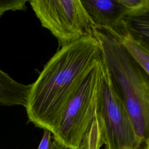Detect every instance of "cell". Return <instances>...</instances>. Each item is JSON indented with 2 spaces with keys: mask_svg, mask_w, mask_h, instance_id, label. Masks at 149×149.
Here are the masks:
<instances>
[{
  "mask_svg": "<svg viewBox=\"0 0 149 149\" xmlns=\"http://www.w3.org/2000/svg\"><path fill=\"white\" fill-rule=\"evenodd\" d=\"M101 57L95 37L61 47L30 86L24 107L29 122L53 134L68 102Z\"/></svg>",
  "mask_w": 149,
  "mask_h": 149,
  "instance_id": "6da1fadb",
  "label": "cell"
},
{
  "mask_svg": "<svg viewBox=\"0 0 149 149\" xmlns=\"http://www.w3.org/2000/svg\"><path fill=\"white\" fill-rule=\"evenodd\" d=\"M96 38L102 58L144 148L149 140V76L118 40L101 31Z\"/></svg>",
  "mask_w": 149,
  "mask_h": 149,
  "instance_id": "7a4b0ae2",
  "label": "cell"
},
{
  "mask_svg": "<svg viewBox=\"0 0 149 149\" xmlns=\"http://www.w3.org/2000/svg\"><path fill=\"white\" fill-rule=\"evenodd\" d=\"M102 57L66 105L53 139L70 149H80L97 115L102 80Z\"/></svg>",
  "mask_w": 149,
  "mask_h": 149,
  "instance_id": "3957f363",
  "label": "cell"
},
{
  "mask_svg": "<svg viewBox=\"0 0 149 149\" xmlns=\"http://www.w3.org/2000/svg\"><path fill=\"white\" fill-rule=\"evenodd\" d=\"M29 2L41 26L56 37L59 47L84 38H96L98 31L80 0Z\"/></svg>",
  "mask_w": 149,
  "mask_h": 149,
  "instance_id": "277c9868",
  "label": "cell"
},
{
  "mask_svg": "<svg viewBox=\"0 0 149 149\" xmlns=\"http://www.w3.org/2000/svg\"><path fill=\"white\" fill-rule=\"evenodd\" d=\"M102 80L97 115L105 149H141L127 109L102 58Z\"/></svg>",
  "mask_w": 149,
  "mask_h": 149,
  "instance_id": "5b68a950",
  "label": "cell"
},
{
  "mask_svg": "<svg viewBox=\"0 0 149 149\" xmlns=\"http://www.w3.org/2000/svg\"><path fill=\"white\" fill-rule=\"evenodd\" d=\"M98 31L120 41L126 36L122 20L127 10L121 0H81Z\"/></svg>",
  "mask_w": 149,
  "mask_h": 149,
  "instance_id": "8992f818",
  "label": "cell"
},
{
  "mask_svg": "<svg viewBox=\"0 0 149 149\" xmlns=\"http://www.w3.org/2000/svg\"><path fill=\"white\" fill-rule=\"evenodd\" d=\"M122 23L126 36L149 51V0L127 12Z\"/></svg>",
  "mask_w": 149,
  "mask_h": 149,
  "instance_id": "52a82bcc",
  "label": "cell"
},
{
  "mask_svg": "<svg viewBox=\"0 0 149 149\" xmlns=\"http://www.w3.org/2000/svg\"><path fill=\"white\" fill-rule=\"evenodd\" d=\"M30 86L18 83L0 69V104L25 107Z\"/></svg>",
  "mask_w": 149,
  "mask_h": 149,
  "instance_id": "ba28073f",
  "label": "cell"
},
{
  "mask_svg": "<svg viewBox=\"0 0 149 149\" xmlns=\"http://www.w3.org/2000/svg\"><path fill=\"white\" fill-rule=\"evenodd\" d=\"M119 41L149 76V51L127 36Z\"/></svg>",
  "mask_w": 149,
  "mask_h": 149,
  "instance_id": "9c48e42d",
  "label": "cell"
},
{
  "mask_svg": "<svg viewBox=\"0 0 149 149\" xmlns=\"http://www.w3.org/2000/svg\"><path fill=\"white\" fill-rule=\"evenodd\" d=\"M27 0L21 1H0V17L8 10H24L26 9V3Z\"/></svg>",
  "mask_w": 149,
  "mask_h": 149,
  "instance_id": "30bf717a",
  "label": "cell"
},
{
  "mask_svg": "<svg viewBox=\"0 0 149 149\" xmlns=\"http://www.w3.org/2000/svg\"><path fill=\"white\" fill-rule=\"evenodd\" d=\"M51 132L44 129V134L37 149H49L51 144Z\"/></svg>",
  "mask_w": 149,
  "mask_h": 149,
  "instance_id": "8fae6325",
  "label": "cell"
},
{
  "mask_svg": "<svg viewBox=\"0 0 149 149\" xmlns=\"http://www.w3.org/2000/svg\"><path fill=\"white\" fill-rule=\"evenodd\" d=\"M49 149H70V148L61 144V143H59L57 141L54 140L51 142Z\"/></svg>",
  "mask_w": 149,
  "mask_h": 149,
  "instance_id": "7c38bea8",
  "label": "cell"
},
{
  "mask_svg": "<svg viewBox=\"0 0 149 149\" xmlns=\"http://www.w3.org/2000/svg\"><path fill=\"white\" fill-rule=\"evenodd\" d=\"M143 149H149V140H148L145 147L143 148Z\"/></svg>",
  "mask_w": 149,
  "mask_h": 149,
  "instance_id": "4fadbf2b",
  "label": "cell"
},
{
  "mask_svg": "<svg viewBox=\"0 0 149 149\" xmlns=\"http://www.w3.org/2000/svg\"><path fill=\"white\" fill-rule=\"evenodd\" d=\"M142 149H143V148H142Z\"/></svg>",
  "mask_w": 149,
  "mask_h": 149,
  "instance_id": "5bb4252c",
  "label": "cell"
}]
</instances>
